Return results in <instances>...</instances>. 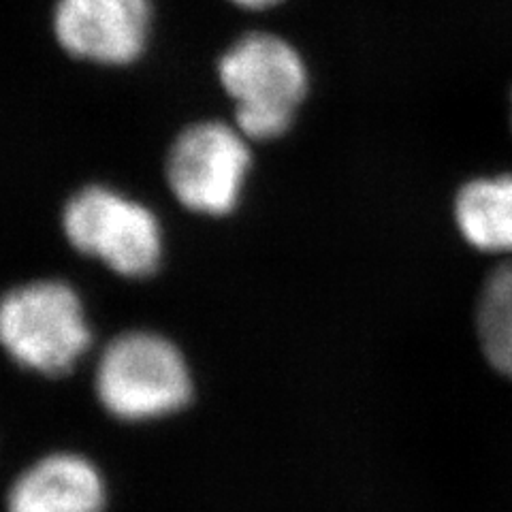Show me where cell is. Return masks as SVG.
Instances as JSON below:
<instances>
[{"label":"cell","instance_id":"cell-1","mask_svg":"<svg viewBox=\"0 0 512 512\" xmlns=\"http://www.w3.org/2000/svg\"><path fill=\"white\" fill-rule=\"evenodd\" d=\"M218 77L235 105V126L254 141L282 137L310 88L301 54L271 32H250L237 39L222 54Z\"/></svg>","mask_w":512,"mask_h":512},{"label":"cell","instance_id":"cell-2","mask_svg":"<svg viewBox=\"0 0 512 512\" xmlns=\"http://www.w3.org/2000/svg\"><path fill=\"white\" fill-rule=\"evenodd\" d=\"M94 393L120 421L163 419L188 406L195 393L184 352L154 331H126L96 363Z\"/></svg>","mask_w":512,"mask_h":512},{"label":"cell","instance_id":"cell-3","mask_svg":"<svg viewBox=\"0 0 512 512\" xmlns=\"http://www.w3.org/2000/svg\"><path fill=\"white\" fill-rule=\"evenodd\" d=\"M0 346L26 370L64 376L92 346L82 297L62 280H35L0 299Z\"/></svg>","mask_w":512,"mask_h":512},{"label":"cell","instance_id":"cell-4","mask_svg":"<svg viewBox=\"0 0 512 512\" xmlns=\"http://www.w3.org/2000/svg\"><path fill=\"white\" fill-rule=\"evenodd\" d=\"M67 242L124 278H148L163 261V229L143 203L107 186H86L62 210Z\"/></svg>","mask_w":512,"mask_h":512},{"label":"cell","instance_id":"cell-5","mask_svg":"<svg viewBox=\"0 0 512 512\" xmlns=\"http://www.w3.org/2000/svg\"><path fill=\"white\" fill-rule=\"evenodd\" d=\"M248 137L237 126L203 120L175 137L167 156V184L186 210L201 216H227L250 173Z\"/></svg>","mask_w":512,"mask_h":512},{"label":"cell","instance_id":"cell-6","mask_svg":"<svg viewBox=\"0 0 512 512\" xmlns=\"http://www.w3.org/2000/svg\"><path fill=\"white\" fill-rule=\"evenodd\" d=\"M152 20L150 0H56L54 35L73 58L126 67L146 52Z\"/></svg>","mask_w":512,"mask_h":512},{"label":"cell","instance_id":"cell-7","mask_svg":"<svg viewBox=\"0 0 512 512\" xmlns=\"http://www.w3.org/2000/svg\"><path fill=\"white\" fill-rule=\"evenodd\" d=\"M107 487L101 470L77 453H50L9 487L7 512H103Z\"/></svg>","mask_w":512,"mask_h":512},{"label":"cell","instance_id":"cell-8","mask_svg":"<svg viewBox=\"0 0 512 512\" xmlns=\"http://www.w3.org/2000/svg\"><path fill=\"white\" fill-rule=\"evenodd\" d=\"M461 235L485 252H512V175L480 178L463 186L455 201Z\"/></svg>","mask_w":512,"mask_h":512},{"label":"cell","instance_id":"cell-9","mask_svg":"<svg viewBox=\"0 0 512 512\" xmlns=\"http://www.w3.org/2000/svg\"><path fill=\"white\" fill-rule=\"evenodd\" d=\"M476 331L495 372L512 378V261L491 271L478 297Z\"/></svg>","mask_w":512,"mask_h":512},{"label":"cell","instance_id":"cell-10","mask_svg":"<svg viewBox=\"0 0 512 512\" xmlns=\"http://www.w3.org/2000/svg\"><path fill=\"white\" fill-rule=\"evenodd\" d=\"M231 3L244 7V9H267V7H274L282 0H231Z\"/></svg>","mask_w":512,"mask_h":512}]
</instances>
